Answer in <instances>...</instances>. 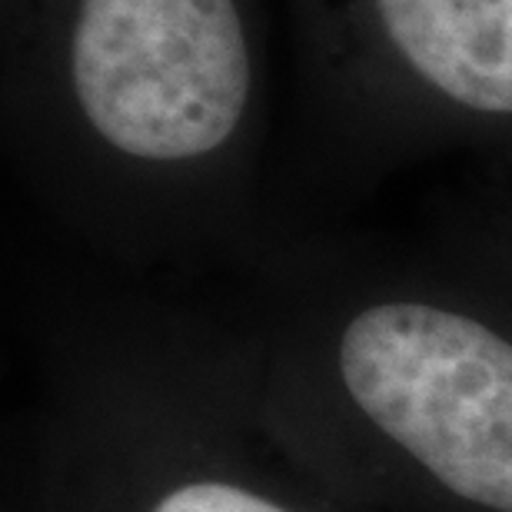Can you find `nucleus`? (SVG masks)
I'll return each mask as SVG.
<instances>
[{
    "label": "nucleus",
    "mask_w": 512,
    "mask_h": 512,
    "mask_svg": "<svg viewBox=\"0 0 512 512\" xmlns=\"http://www.w3.org/2000/svg\"><path fill=\"white\" fill-rule=\"evenodd\" d=\"M356 406L439 483L512 512V346L423 303L356 316L340 343Z\"/></svg>",
    "instance_id": "f257e3e1"
},
{
    "label": "nucleus",
    "mask_w": 512,
    "mask_h": 512,
    "mask_svg": "<svg viewBox=\"0 0 512 512\" xmlns=\"http://www.w3.org/2000/svg\"><path fill=\"white\" fill-rule=\"evenodd\" d=\"M70 54L84 114L130 157L217 150L250 97L233 0H84Z\"/></svg>",
    "instance_id": "f03ea898"
},
{
    "label": "nucleus",
    "mask_w": 512,
    "mask_h": 512,
    "mask_svg": "<svg viewBox=\"0 0 512 512\" xmlns=\"http://www.w3.org/2000/svg\"><path fill=\"white\" fill-rule=\"evenodd\" d=\"M409 64L446 97L512 114V0H376Z\"/></svg>",
    "instance_id": "7ed1b4c3"
},
{
    "label": "nucleus",
    "mask_w": 512,
    "mask_h": 512,
    "mask_svg": "<svg viewBox=\"0 0 512 512\" xmlns=\"http://www.w3.org/2000/svg\"><path fill=\"white\" fill-rule=\"evenodd\" d=\"M153 512H286L266 499L223 483H193L170 493Z\"/></svg>",
    "instance_id": "20e7f679"
}]
</instances>
